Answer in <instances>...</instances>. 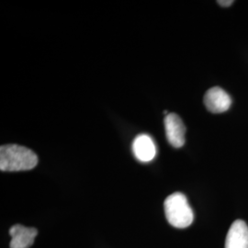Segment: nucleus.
<instances>
[{"label":"nucleus","instance_id":"3","mask_svg":"<svg viewBox=\"0 0 248 248\" xmlns=\"http://www.w3.org/2000/svg\"><path fill=\"white\" fill-rule=\"evenodd\" d=\"M204 104L210 112L219 114L230 108L232 98L226 91L219 87H214L206 92Z\"/></svg>","mask_w":248,"mask_h":248},{"label":"nucleus","instance_id":"1","mask_svg":"<svg viewBox=\"0 0 248 248\" xmlns=\"http://www.w3.org/2000/svg\"><path fill=\"white\" fill-rule=\"evenodd\" d=\"M38 156L33 151L18 144H6L0 147L1 171H26L34 169Z\"/></svg>","mask_w":248,"mask_h":248},{"label":"nucleus","instance_id":"5","mask_svg":"<svg viewBox=\"0 0 248 248\" xmlns=\"http://www.w3.org/2000/svg\"><path fill=\"white\" fill-rule=\"evenodd\" d=\"M133 152L136 159L147 163L155 157L157 150L151 136L147 134H140L133 140Z\"/></svg>","mask_w":248,"mask_h":248},{"label":"nucleus","instance_id":"4","mask_svg":"<svg viewBox=\"0 0 248 248\" xmlns=\"http://www.w3.org/2000/svg\"><path fill=\"white\" fill-rule=\"evenodd\" d=\"M165 129L167 139L173 147L180 148L184 145L186 127L179 116L176 113L166 116Z\"/></svg>","mask_w":248,"mask_h":248},{"label":"nucleus","instance_id":"6","mask_svg":"<svg viewBox=\"0 0 248 248\" xmlns=\"http://www.w3.org/2000/svg\"><path fill=\"white\" fill-rule=\"evenodd\" d=\"M9 234L11 236L10 248H30L34 243L38 231L35 228L15 224L10 228Z\"/></svg>","mask_w":248,"mask_h":248},{"label":"nucleus","instance_id":"2","mask_svg":"<svg viewBox=\"0 0 248 248\" xmlns=\"http://www.w3.org/2000/svg\"><path fill=\"white\" fill-rule=\"evenodd\" d=\"M164 206L166 217L172 226L183 229L193 222L194 213L184 194L176 192L169 195Z\"/></svg>","mask_w":248,"mask_h":248},{"label":"nucleus","instance_id":"8","mask_svg":"<svg viewBox=\"0 0 248 248\" xmlns=\"http://www.w3.org/2000/svg\"><path fill=\"white\" fill-rule=\"evenodd\" d=\"M217 3L222 7L227 8V7H230L232 4H233V1L232 0H219Z\"/></svg>","mask_w":248,"mask_h":248},{"label":"nucleus","instance_id":"7","mask_svg":"<svg viewBox=\"0 0 248 248\" xmlns=\"http://www.w3.org/2000/svg\"><path fill=\"white\" fill-rule=\"evenodd\" d=\"M225 248H248V227L244 221L237 220L232 223L225 240Z\"/></svg>","mask_w":248,"mask_h":248}]
</instances>
